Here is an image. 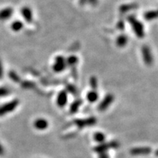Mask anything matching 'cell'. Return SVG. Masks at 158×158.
Returning <instances> with one entry per match:
<instances>
[{
	"mask_svg": "<svg viewBox=\"0 0 158 158\" xmlns=\"http://www.w3.org/2000/svg\"><path fill=\"white\" fill-rule=\"evenodd\" d=\"M127 21L129 22L132 30L138 38H143L145 36V30L144 26L141 21L137 19L134 15H129L127 17Z\"/></svg>",
	"mask_w": 158,
	"mask_h": 158,
	"instance_id": "1",
	"label": "cell"
},
{
	"mask_svg": "<svg viewBox=\"0 0 158 158\" xmlns=\"http://www.w3.org/2000/svg\"><path fill=\"white\" fill-rule=\"evenodd\" d=\"M118 147H119V143L116 141H113L108 142V143L100 144V145L94 147L93 150L97 153L101 154L106 152V151H108L110 149H117Z\"/></svg>",
	"mask_w": 158,
	"mask_h": 158,
	"instance_id": "2",
	"label": "cell"
},
{
	"mask_svg": "<svg viewBox=\"0 0 158 158\" xmlns=\"http://www.w3.org/2000/svg\"><path fill=\"white\" fill-rule=\"evenodd\" d=\"M19 104V100L15 99V100H12V101H10L1 106H0V116L10 113V112H13L18 107Z\"/></svg>",
	"mask_w": 158,
	"mask_h": 158,
	"instance_id": "3",
	"label": "cell"
},
{
	"mask_svg": "<svg viewBox=\"0 0 158 158\" xmlns=\"http://www.w3.org/2000/svg\"><path fill=\"white\" fill-rule=\"evenodd\" d=\"M67 64H66V59L64 56L59 55L55 57L54 59V62L53 64L52 69L55 73H62L64 70V69L66 68Z\"/></svg>",
	"mask_w": 158,
	"mask_h": 158,
	"instance_id": "4",
	"label": "cell"
},
{
	"mask_svg": "<svg viewBox=\"0 0 158 158\" xmlns=\"http://www.w3.org/2000/svg\"><path fill=\"white\" fill-rule=\"evenodd\" d=\"M74 124L80 129L84 128L85 127H89V126L94 125L97 122V119L93 116L86 118H77L75 119Z\"/></svg>",
	"mask_w": 158,
	"mask_h": 158,
	"instance_id": "5",
	"label": "cell"
},
{
	"mask_svg": "<svg viewBox=\"0 0 158 158\" xmlns=\"http://www.w3.org/2000/svg\"><path fill=\"white\" fill-rule=\"evenodd\" d=\"M142 58L143 62L147 66H151L153 63V56L152 54V51L147 45H143L141 48Z\"/></svg>",
	"mask_w": 158,
	"mask_h": 158,
	"instance_id": "6",
	"label": "cell"
},
{
	"mask_svg": "<svg viewBox=\"0 0 158 158\" xmlns=\"http://www.w3.org/2000/svg\"><path fill=\"white\" fill-rule=\"evenodd\" d=\"M114 97L113 94H108L107 95L105 96L103 100H102L100 105L98 106V110L100 111H103V110H106L109 107L110 105L114 102Z\"/></svg>",
	"mask_w": 158,
	"mask_h": 158,
	"instance_id": "7",
	"label": "cell"
},
{
	"mask_svg": "<svg viewBox=\"0 0 158 158\" xmlns=\"http://www.w3.org/2000/svg\"><path fill=\"white\" fill-rule=\"evenodd\" d=\"M68 100V92L65 90H62L59 92L56 97V104L59 107L63 108L66 106Z\"/></svg>",
	"mask_w": 158,
	"mask_h": 158,
	"instance_id": "8",
	"label": "cell"
},
{
	"mask_svg": "<svg viewBox=\"0 0 158 158\" xmlns=\"http://www.w3.org/2000/svg\"><path fill=\"white\" fill-rule=\"evenodd\" d=\"M21 14L26 22L31 23L33 21V13L30 7H23L21 10Z\"/></svg>",
	"mask_w": 158,
	"mask_h": 158,
	"instance_id": "9",
	"label": "cell"
},
{
	"mask_svg": "<svg viewBox=\"0 0 158 158\" xmlns=\"http://www.w3.org/2000/svg\"><path fill=\"white\" fill-rule=\"evenodd\" d=\"M152 152V149L150 147H135L130 150L132 155H147Z\"/></svg>",
	"mask_w": 158,
	"mask_h": 158,
	"instance_id": "10",
	"label": "cell"
},
{
	"mask_svg": "<svg viewBox=\"0 0 158 158\" xmlns=\"http://www.w3.org/2000/svg\"><path fill=\"white\" fill-rule=\"evenodd\" d=\"M34 127L39 130H44L48 127V122L45 118H37L34 122Z\"/></svg>",
	"mask_w": 158,
	"mask_h": 158,
	"instance_id": "11",
	"label": "cell"
},
{
	"mask_svg": "<svg viewBox=\"0 0 158 158\" xmlns=\"http://www.w3.org/2000/svg\"><path fill=\"white\" fill-rule=\"evenodd\" d=\"M13 14V10L11 7H7L0 10V21L7 20Z\"/></svg>",
	"mask_w": 158,
	"mask_h": 158,
	"instance_id": "12",
	"label": "cell"
},
{
	"mask_svg": "<svg viewBox=\"0 0 158 158\" xmlns=\"http://www.w3.org/2000/svg\"><path fill=\"white\" fill-rule=\"evenodd\" d=\"M128 43V37L126 35H120L116 39V44L118 48H124Z\"/></svg>",
	"mask_w": 158,
	"mask_h": 158,
	"instance_id": "13",
	"label": "cell"
},
{
	"mask_svg": "<svg viewBox=\"0 0 158 158\" xmlns=\"http://www.w3.org/2000/svg\"><path fill=\"white\" fill-rule=\"evenodd\" d=\"M99 98V94L96 90H91L89 92H88V93L86 94V100L91 103H94L98 101Z\"/></svg>",
	"mask_w": 158,
	"mask_h": 158,
	"instance_id": "14",
	"label": "cell"
},
{
	"mask_svg": "<svg viewBox=\"0 0 158 158\" xmlns=\"http://www.w3.org/2000/svg\"><path fill=\"white\" fill-rule=\"evenodd\" d=\"M138 5H136L135 3L127 4V5H121V7H119V11L121 12L122 13H125L130 10H133L138 8Z\"/></svg>",
	"mask_w": 158,
	"mask_h": 158,
	"instance_id": "15",
	"label": "cell"
},
{
	"mask_svg": "<svg viewBox=\"0 0 158 158\" xmlns=\"http://www.w3.org/2000/svg\"><path fill=\"white\" fill-rule=\"evenodd\" d=\"M23 27H24V24L22 21H20V20H15L11 23L10 28L13 31L18 32V31H21L23 28Z\"/></svg>",
	"mask_w": 158,
	"mask_h": 158,
	"instance_id": "16",
	"label": "cell"
},
{
	"mask_svg": "<svg viewBox=\"0 0 158 158\" xmlns=\"http://www.w3.org/2000/svg\"><path fill=\"white\" fill-rule=\"evenodd\" d=\"M157 13L156 10H149L147 12H145L143 14V19L146 20V21H153L157 19Z\"/></svg>",
	"mask_w": 158,
	"mask_h": 158,
	"instance_id": "17",
	"label": "cell"
},
{
	"mask_svg": "<svg viewBox=\"0 0 158 158\" xmlns=\"http://www.w3.org/2000/svg\"><path fill=\"white\" fill-rule=\"evenodd\" d=\"M82 104V101L80 100H77L76 101H74L71 104L70 107V112L71 114H76L78 112V110L80 108V106H81Z\"/></svg>",
	"mask_w": 158,
	"mask_h": 158,
	"instance_id": "18",
	"label": "cell"
},
{
	"mask_svg": "<svg viewBox=\"0 0 158 158\" xmlns=\"http://www.w3.org/2000/svg\"><path fill=\"white\" fill-rule=\"evenodd\" d=\"M78 62V56H75V55H71L66 59V64L67 66H75L77 64Z\"/></svg>",
	"mask_w": 158,
	"mask_h": 158,
	"instance_id": "19",
	"label": "cell"
},
{
	"mask_svg": "<svg viewBox=\"0 0 158 158\" xmlns=\"http://www.w3.org/2000/svg\"><path fill=\"white\" fill-rule=\"evenodd\" d=\"M94 138L98 143H102L105 141V139H106V136H105V135L102 133L98 132V133H94Z\"/></svg>",
	"mask_w": 158,
	"mask_h": 158,
	"instance_id": "20",
	"label": "cell"
},
{
	"mask_svg": "<svg viewBox=\"0 0 158 158\" xmlns=\"http://www.w3.org/2000/svg\"><path fill=\"white\" fill-rule=\"evenodd\" d=\"M8 76L9 78L15 83H19L21 81V78H20L19 75H18L15 72H14V71H10V72H9Z\"/></svg>",
	"mask_w": 158,
	"mask_h": 158,
	"instance_id": "21",
	"label": "cell"
},
{
	"mask_svg": "<svg viewBox=\"0 0 158 158\" xmlns=\"http://www.w3.org/2000/svg\"><path fill=\"white\" fill-rule=\"evenodd\" d=\"M89 84L91 86V87L92 88V89L96 90L97 87H98V79H97L96 77L92 76V78H90L89 80Z\"/></svg>",
	"mask_w": 158,
	"mask_h": 158,
	"instance_id": "22",
	"label": "cell"
},
{
	"mask_svg": "<svg viewBox=\"0 0 158 158\" xmlns=\"http://www.w3.org/2000/svg\"><path fill=\"white\" fill-rule=\"evenodd\" d=\"M10 91L8 89L5 87H0V97H4L8 95Z\"/></svg>",
	"mask_w": 158,
	"mask_h": 158,
	"instance_id": "23",
	"label": "cell"
},
{
	"mask_svg": "<svg viewBox=\"0 0 158 158\" xmlns=\"http://www.w3.org/2000/svg\"><path fill=\"white\" fill-rule=\"evenodd\" d=\"M3 76H4V69H3L2 64V62L0 61V80L2 79Z\"/></svg>",
	"mask_w": 158,
	"mask_h": 158,
	"instance_id": "24",
	"label": "cell"
},
{
	"mask_svg": "<svg viewBox=\"0 0 158 158\" xmlns=\"http://www.w3.org/2000/svg\"><path fill=\"white\" fill-rule=\"evenodd\" d=\"M68 89L70 92L71 93H76V88L74 87V86H73L72 85H69L68 87Z\"/></svg>",
	"mask_w": 158,
	"mask_h": 158,
	"instance_id": "25",
	"label": "cell"
},
{
	"mask_svg": "<svg viewBox=\"0 0 158 158\" xmlns=\"http://www.w3.org/2000/svg\"><path fill=\"white\" fill-rule=\"evenodd\" d=\"M99 158H109L108 155L106 152L100 154V156H99Z\"/></svg>",
	"mask_w": 158,
	"mask_h": 158,
	"instance_id": "26",
	"label": "cell"
},
{
	"mask_svg": "<svg viewBox=\"0 0 158 158\" xmlns=\"http://www.w3.org/2000/svg\"><path fill=\"white\" fill-rule=\"evenodd\" d=\"M4 154H5V149L2 145L1 143H0V156H2Z\"/></svg>",
	"mask_w": 158,
	"mask_h": 158,
	"instance_id": "27",
	"label": "cell"
},
{
	"mask_svg": "<svg viewBox=\"0 0 158 158\" xmlns=\"http://www.w3.org/2000/svg\"><path fill=\"white\" fill-rule=\"evenodd\" d=\"M117 27H119V28L121 29H124V22H122V21H119V22H118V23L117 24Z\"/></svg>",
	"mask_w": 158,
	"mask_h": 158,
	"instance_id": "28",
	"label": "cell"
}]
</instances>
